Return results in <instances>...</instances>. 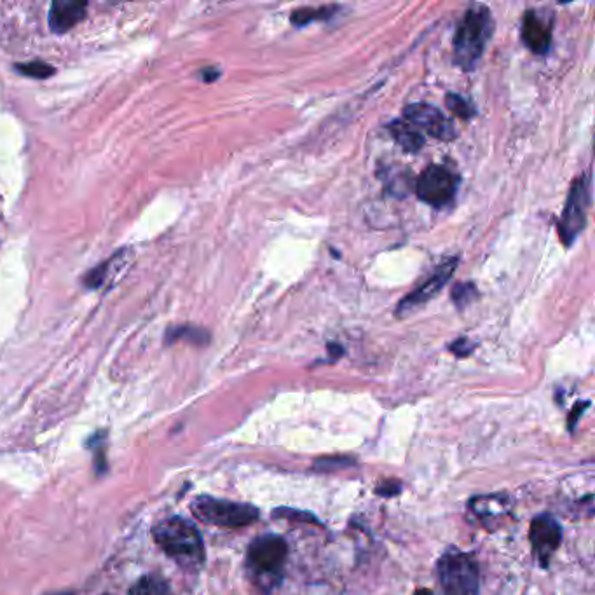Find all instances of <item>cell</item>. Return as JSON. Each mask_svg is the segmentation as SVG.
Segmentation results:
<instances>
[{
    "label": "cell",
    "instance_id": "1",
    "mask_svg": "<svg viewBox=\"0 0 595 595\" xmlns=\"http://www.w3.org/2000/svg\"><path fill=\"white\" fill-rule=\"evenodd\" d=\"M288 557V545L283 536L262 535L250 543L246 550L244 569L250 581L257 590L268 595L285 576V564Z\"/></svg>",
    "mask_w": 595,
    "mask_h": 595
},
{
    "label": "cell",
    "instance_id": "2",
    "mask_svg": "<svg viewBox=\"0 0 595 595\" xmlns=\"http://www.w3.org/2000/svg\"><path fill=\"white\" fill-rule=\"evenodd\" d=\"M154 541L162 552L180 568L197 571L205 563V545L197 527L182 517H169L160 522L154 531Z\"/></svg>",
    "mask_w": 595,
    "mask_h": 595
},
{
    "label": "cell",
    "instance_id": "7",
    "mask_svg": "<svg viewBox=\"0 0 595 595\" xmlns=\"http://www.w3.org/2000/svg\"><path fill=\"white\" fill-rule=\"evenodd\" d=\"M456 189H458L456 175L442 164L428 166L416 182L417 197L436 208L451 203Z\"/></svg>",
    "mask_w": 595,
    "mask_h": 595
},
{
    "label": "cell",
    "instance_id": "24",
    "mask_svg": "<svg viewBox=\"0 0 595 595\" xmlns=\"http://www.w3.org/2000/svg\"><path fill=\"white\" fill-rule=\"evenodd\" d=\"M328 352H332L334 358H339V356L344 352V350H343V346H339V344H328Z\"/></svg>",
    "mask_w": 595,
    "mask_h": 595
},
{
    "label": "cell",
    "instance_id": "8",
    "mask_svg": "<svg viewBox=\"0 0 595 595\" xmlns=\"http://www.w3.org/2000/svg\"><path fill=\"white\" fill-rule=\"evenodd\" d=\"M458 262H460L458 257L445 259L423 285H419L416 290H412L408 296L398 302L395 316L406 318L414 311H417L419 307H423L426 302L436 298L440 294V290L447 285V281L451 279L454 270H458Z\"/></svg>",
    "mask_w": 595,
    "mask_h": 595
},
{
    "label": "cell",
    "instance_id": "3",
    "mask_svg": "<svg viewBox=\"0 0 595 595\" xmlns=\"http://www.w3.org/2000/svg\"><path fill=\"white\" fill-rule=\"evenodd\" d=\"M494 22L490 11L482 4L471 5L454 35V61L464 70H473L482 54L486 51L487 42L492 37Z\"/></svg>",
    "mask_w": 595,
    "mask_h": 595
},
{
    "label": "cell",
    "instance_id": "6",
    "mask_svg": "<svg viewBox=\"0 0 595 595\" xmlns=\"http://www.w3.org/2000/svg\"><path fill=\"white\" fill-rule=\"evenodd\" d=\"M589 206H590V182L587 177H580L574 180L572 188L569 190L566 208L559 222V234L566 246L574 243L580 233L585 229Z\"/></svg>",
    "mask_w": 595,
    "mask_h": 595
},
{
    "label": "cell",
    "instance_id": "14",
    "mask_svg": "<svg viewBox=\"0 0 595 595\" xmlns=\"http://www.w3.org/2000/svg\"><path fill=\"white\" fill-rule=\"evenodd\" d=\"M337 11V5H322V7H302L292 13V25L296 27H306L313 22H324L334 16Z\"/></svg>",
    "mask_w": 595,
    "mask_h": 595
},
{
    "label": "cell",
    "instance_id": "26",
    "mask_svg": "<svg viewBox=\"0 0 595 595\" xmlns=\"http://www.w3.org/2000/svg\"><path fill=\"white\" fill-rule=\"evenodd\" d=\"M50 595H74L72 592H58V594H50Z\"/></svg>",
    "mask_w": 595,
    "mask_h": 595
},
{
    "label": "cell",
    "instance_id": "21",
    "mask_svg": "<svg viewBox=\"0 0 595 595\" xmlns=\"http://www.w3.org/2000/svg\"><path fill=\"white\" fill-rule=\"evenodd\" d=\"M376 492H378L379 496H382V498H393V496H397V494L402 492V482H398V481H386V482H382L376 489Z\"/></svg>",
    "mask_w": 595,
    "mask_h": 595
},
{
    "label": "cell",
    "instance_id": "18",
    "mask_svg": "<svg viewBox=\"0 0 595 595\" xmlns=\"http://www.w3.org/2000/svg\"><path fill=\"white\" fill-rule=\"evenodd\" d=\"M16 70L25 74V76H30V78H37V79H44V78H50L54 74L53 67H50L46 63H41V61H33V63H27V65H16Z\"/></svg>",
    "mask_w": 595,
    "mask_h": 595
},
{
    "label": "cell",
    "instance_id": "9",
    "mask_svg": "<svg viewBox=\"0 0 595 595\" xmlns=\"http://www.w3.org/2000/svg\"><path fill=\"white\" fill-rule=\"evenodd\" d=\"M529 540L540 568L546 569L550 566L552 555L563 543V527L552 515H538L531 522Z\"/></svg>",
    "mask_w": 595,
    "mask_h": 595
},
{
    "label": "cell",
    "instance_id": "15",
    "mask_svg": "<svg viewBox=\"0 0 595 595\" xmlns=\"http://www.w3.org/2000/svg\"><path fill=\"white\" fill-rule=\"evenodd\" d=\"M130 595H175L171 587L168 585V581L158 576V574H149L143 576L136 581L135 585L132 587Z\"/></svg>",
    "mask_w": 595,
    "mask_h": 595
},
{
    "label": "cell",
    "instance_id": "17",
    "mask_svg": "<svg viewBox=\"0 0 595 595\" xmlns=\"http://www.w3.org/2000/svg\"><path fill=\"white\" fill-rule=\"evenodd\" d=\"M445 105H447V108H449L454 115H458L460 119H464V121L475 115V108H473V105H471L466 98H462L461 95L449 93L447 98H445Z\"/></svg>",
    "mask_w": 595,
    "mask_h": 595
},
{
    "label": "cell",
    "instance_id": "19",
    "mask_svg": "<svg viewBox=\"0 0 595 595\" xmlns=\"http://www.w3.org/2000/svg\"><path fill=\"white\" fill-rule=\"evenodd\" d=\"M182 337L192 339V341L197 343V344H205V343H208V334L203 332V330H199V328H189V326L184 328V326H182V328L171 332V341H173V339H182Z\"/></svg>",
    "mask_w": 595,
    "mask_h": 595
},
{
    "label": "cell",
    "instance_id": "16",
    "mask_svg": "<svg viewBox=\"0 0 595 595\" xmlns=\"http://www.w3.org/2000/svg\"><path fill=\"white\" fill-rule=\"evenodd\" d=\"M453 302L456 304L458 309H464L468 307L471 302H475L479 298V290L473 283L470 281H462V283H456V287L453 288Z\"/></svg>",
    "mask_w": 595,
    "mask_h": 595
},
{
    "label": "cell",
    "instance_id": "4",
    "mask_svg": "<svg viewBox=\"0 0 595 595\" xmlns=\"http://www.w3.org/2000/svg\"><path fill=\"white\" fill-rule=\"evenodd\" d=\"M436 576L442 595H479L481 571L473 555L449 548L436 564Z\"/></svg>",
    "mask_w": 595,
    "mask_h": 595
},
{
    "label": "cell",
    "instance_id": "12",
    "mask_svg": "<svg viewBox=\"0 0 595 595\" xmlns=\"http://www.w3.org/2000/svg\"><path fill=\"white\" fill-rule=\"evenodd\" d=\"M86 9H87L86 2L58 0L54 2L50 11V27L54 33H65L78 23H81L86 16Z\"/></svg>",
    "mask_w": 595,
    "mask_h": 595
},
{
    "label": "cell",
    "instance_id": "11",
    "mask_svg": "<svg viewBox=\"0 0 595 595\" xmlns=\"http://www.w3.org/2000/svg\"><path fill=\"white\" fill-rule=\"evenodd\" d=\"M524 44L536 54L548 53L552 46V30L535 11H527L522 18L520 30Z\"/></svg>",
    "mask_w": 595,
    "mask_h": 595
},
{
    "label": "cell",
    "instance_id": "22",
    "mask_svg": "<svg viewBox=\"0 0 595 595\" xmlns=\"http://www.w3.org/2000/svg\"><path fill=\"white\" fill-rule=\"evenodd\" d=\"M451 352H454L456 356H460V358H464V356H468L470 352H473V344L470 343V339L461 337L456 343L451 344Z\"/></svg>",
    "mask_w": 595,
    "mask_h": 595
},
{
    "label": "cell",
    "instance_id": "25",
    "mask_svg": "<svg viewBox=\"0 0 595 595\" xmlns=\"http://www.w3.org/2000/svg\"><path fill=\"white\" fill-rule=\"evenodd\" d=\"M414 595H433V592H430V590H426V589H419L417 592Z\"/></svg>",
    "mask_w": 595,
    "mask_h": 595
},
{
    "label": "cell",
    "instance_id": "23",
    "mask_svg": "<svg viewBox=\"0 0 595 595\" xmlns=\"http://www.w3.org/2000/svg\"><path fill=\"white\" fill-rule=\"evenodd\" d=\"M590 406L589 402H580V404H576L574 406V408H572V412H571V416H569L568 419V426L569 430H572L574 426H576V421H578V417H580V414H583V408H587V407Z\"/></svg>",
    "mask_w": 595,
    "mask_h": 595
},
{
    "label": "cell",
    "instance_id": "10",
    "mask_svg": "<svg viewBox=\"0 0 595 595\" xmlns=\"http://www.w3.org/2000/svg\"><path fill=\"white\" fill-rule=\"evenodd\" d=\"M407 123L416 128L417 132L423 130L436 140H453L458 135L453 123L442 114L440 108L433 107L430 104H410L404 110Z\"/></svg>",
    "mask_w": 595,
    "mask_h": 595
},
{
    "label": "cell",
    "instance_id": "20",
    "mask_svg": "<svg viewBox=\"0 0 595 595\" xmlns=\"http://www.w3.org/2000/svg\"><path fill=\"white\" fill-rule=\"evenodd\" d=\"M339 464L341 468H346L348 464H354V461L348 460V458H341V456H335V458H322V460L316 461L315 462V470L316 471H330L332 466Z\"/></svg>",
    "mask_w": 595,
    "mask_h": 595
},
{
    "label": "cell",
    "instance_id": "13",
    "mask_svg": "<svg viewBox=\"0 0 595 595\" xmlns=\"http://www.w3.org/2000/svg\"><path fill=\"white\" fill-rule=\"evenodd\" d=\"M388 130L404 152L417 154L425 147V136L421 135V132H417L416 128H412L408 123L395 121L388 126Z\"/></svg>",
    "mask_w": 595,
    "mask_h": 595
},
{
    "label": "cell",
    "instance_id": "5",
    "mask_svg": "<svg viewBox=\"0 0 595 595\" xmlns=\"http://www.w3.org/2000/svg\"><path fill=\"white\" fill-rule=\"evenodd\" d=\"M190 510L201 522L218 527H244L259 520L261 512L257 507L248 503H236L229 499H216L212 496H197L190 503Z\"/></svg>",
    "mask_w": 595,
    "mask_h": 595
}]
</instances>
